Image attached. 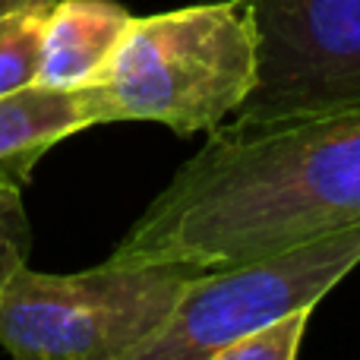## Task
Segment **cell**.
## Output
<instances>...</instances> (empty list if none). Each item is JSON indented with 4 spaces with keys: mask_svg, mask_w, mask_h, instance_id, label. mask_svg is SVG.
<instances>
[{
    "mask_svg": "<svg viewBox=\"0 0 360 360\" xmlns=\"http://www.w3.org/2000/svg\"><path fill=\"white\" fill-rule=\"evenodd\" d=\"M360 266V224L228 269L196 272L136 360H218L250 332L313 310Z\"/></svg>",
    "mask_w": 360,
    "mask_h": 360,
    "instance_id": "cell-4",
    "label": "cell"
},
{
    "mask_svg": "<svg viewBox=\"0 0 360 360\" xmlns=\"http://www.w3.org/2000/svg\"><path fill=\"white\" fill-rule=\"evenodd\" d=\"M48 10L51 6H19L0 16V98L35 86Z\"/></svg>",
    "mask_w": 360,
    "mask_h": 360,
    "instance_id": "cell-8",
    "label": "cell"
},
{
    "mask_svg": "<svg viewBox=\"0 0 360 360\" xmlns=\"http://www.w3.org/2000/svg\"><path fill=\"white\" fill-rule=\"evenodd\" d=\"M256 82L240 124L360 111V0H250Z\"/></svg>",
    "mask_w": 360,
    "mask_h": 360,
    "instance_id": "cell-5",
    "label": "cell"
},
{
    "mask_svg": "<svg viewBox=\"0 0 360 360\" xmlns=\"http://www.w3.org/2000/svg\"><path fill=\"white\" fill-rule=\"evenodd\" d=\"M22 180L0 174V297L22 266H29L32 224L22 199Z\"/></svg>",
    "mask_w": 360,
    "mask_h": 360,
    "instance_id": "cell-9",
    "label": "cell"
},
{
    "mask_svg": "<svg viewBox=\"0 0 360 360\" xmlns=\"http://www.w3.org/2000/svg\"><path fill=\"white\" fill-rule=\"evenodd\" d=\"M360 224V111L275 124H218L108 259L253 262Z\"/></svg>",
    "mask_w": 360,
    "mask_h": 360,
    "instance_id": "cell-1",
    "label": "cell"
},
{
    "mask_svg": "<svg viewBox=\"0 0 360 360\" xmlns=\"http://www.w3.org/2000/svg\"><path fill=\"white\" fill-rule=\"evenodd\" d=\"M196 272L114 259L73 275L22 266L0 297V348L22 360H136Z\"/></svg>",
    "mask_w": 360,
    "mask_h": 360,
    "instance_id": "cell-3",
    "label": "cell"
},
{
    "mask_svg": "<svg viewBox=\"0 0 360 360\" xmlns=\"http://www.w3.org/2000/svg\"><path fill=\"white\" fill-rule=\"evenodd\" d=\"M310 316L313 310H297L291 316L275 319V323L250 332L240 342L228 345L218 354V360H294L300 351V342H304Z\"/></svg>",
    "mask_w": 360,
    "mask_h": 360,
    "instance_id": "cell-10",
    "label": "cell"
},
{
    "mask_svg": "<svg viewBox=\"0 0 360 360\" xmlns=\"http://www.w3.org/2000/svg\"><path fill=\"white\" fill-rule=\"evenodd\" d=\"M92 127L79 89L32 86L0 98V174L29 184L32 168L60 139Z\"/></svg>",
    "mask_w": 360,
    "mask_h": 360,
    "instance_id": "cell-7",
    "label": "cell"
},
{
    "mask_svg": "<svg viewBox=\"0 0 360 360\" xmlns=\"http://www.w3.org/2000/svg\"><path fill=\"white\" fill-rule=\"evenodd\" d=\"M57 0H0V16L10 10H19V6H54Z\"/></svg>",
    "mask_w": 360,
    "mask_h": 360,
    "instance_id": "cell-11",
    "label": "cell"
},
{
    "mask_svg": "<svg viewBox=\"0 0 360 360\" xmlns=\"http://www.w3.org/2000/svg\"><path fill=\"white\" fill-rule=\"evenodd\" d=\"M256 82L250 0H215L133 16L98 79L79 86L95 124L155 120L177 136L209 133Z\"/></svg>",
    "mask_w": 360,
    "mask_h": 360,
    "instance_id": "cell-2",
    "label": "cell"
},
{
    "mask_svg": "<svg viewBox=\"0 0 360 360\" xmlns=\"http://www.w3.org/2000/svg\"><path fill=\"white\" fill-rule=\"evenodd\" d=\"M133 13L114 0H57L41 32L35 86L79 89L98 79Z\"/></svg>",
    "mask_w": 360,
    "mask_h": 360,
    "instance_id": "cell-6",
    "label": "cell"
}]
</instances>
